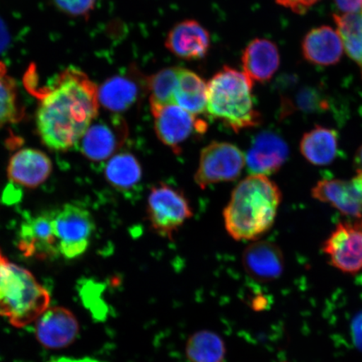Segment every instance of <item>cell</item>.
I'll use <instances>...</instances> for the list:
<instances>
[{
	"label": "cell",
	"mask_w": 362,
	"mask_h": 362,
	"mask_svg": "<svg viewBox=\"0 0 362 362\" xmlns=\"http://www.w3.org/2000/svg\"><path fill=\"white\" fill-rule=\"evenodd\" d=\"M338 137L336 131L317 126L303 136L300 151L315 165L330 164L337 156Z\"/></svg>",
	"instance_id": "44dd1931"
},
{
	"label": "cell",
	"mask_w": 362,
	"mask_h": 362,
	"mask_svg": "<svg viewBox=\"0 0 362 362\" xmlns=\"http://www.w3.org/2000/svg\"><path fill=\"white\" fill-rule=\"evenodd\" d=\"M76 317L65 307H48L35 320L36 339L49 350L63 349L74 343L79 333Z\"/></svg>",
	"instance_id": "8fae6325"
},
{
	"label": "cell",
	"mask_w": 362,
	"mask_h": 362,
	"mask_svg": "<svg viewBox=\"0 0 362 362\" xmlns=\"http://www.w3.org/2000/svg\"><path fill=\"white\" fill-rule=\"evenodd\" d=\"M128 137V126L119 116L90 124L81 138L80 151L89 160L100 162L110 158Z\"/></svg>",
	"instance_id": "30bf717a"
},
{
	"label": "cell",
	"mask_w": 362,
	"mask_h": 362,
	"mask_svg": "<svg viewBox=\"0 0 362 362\" xmlns=\"http://www.w3.org/2000/svg\"><path fill=\"white\" fill-rule=\"evenodd\" d=\"M333 17L344 49L360 67L362 75V8L356 12Z\"/></svg>",
	"instance_id": "484cf974"
},
{
	"label": "cell",
	"mask_w": 362,
	"mask_h": 362,
	"mask_svg": "<svg viewBox=\"0 0 362 362\" xmlns=\"http://www.w3.org/2000/svg\"><path fill=\"white\" fill-rule=\"evenodd\" d=\"M185 351L191 362H224L226 358L223 339L211 330H200L192 334Z\"/></svg>",
	"instance_id": "d4e9b609"
},
{
	"label": "cell",
	"mask_w": 362,
	"mask_h": 362,
	"mask_svg": "<svg viewBox=\"0 0 362 362\" xmlns=\"http://www.w3.org/2000/svg\"><path fill=\"white\" fill-rule=\"evenodd\" d=\"M281 93V117L293 112H323L329 108V101L320 88L315 86L298 85L291 76L284 80Z\"/></svg>",
	"instance_id": "ffe728a7"
},
{
	"label": "cell",
	"mask_w": 362,
	"mask_h": 362,
	"mask_svg": "<svg viewBox=\"0 0 362 362\" xmlns=\"http://www.w3.org/2000/svg\"><path fill=\"white\" fill-rule=\"evenodd\" d=\"M8 42H10V35H8L6 24L0 18V53L6 49Z\"/></svg>",
	"instance_id": "d6a6232c"
},
{
	"label": "cell",
	"mask_w": 362,
	"mask_h": 362,
	"mask_svg": "<svg viewBox=\"0 0 362 362\" xmlns=\"http://www.w3.org/2000/svg\"><path fill=\"white\" fill-rule=\"evenodd\" d=\"M173 104L194 115L206 111L207 84L200 76L180 67L179 81L174 95Z\"/></svg>",
	"instance_id": "7402d4cb"
},
{
	"label": "cell",
	"mask_w": 362,
	"mask_h": 362,
	"mask_svg": "<svg viewBox=\"0 0 362 362\" xmlns=\"http://www.w3.org/2000/svg\"><path fill=\"white\" fill-rule=\"evenodd\" d=\"M104 174L113 187L129 191L141 181L142 168L138 158L132 153L123 152L110 158Z\"/></svg>",
	"instance_id": "cb8c5ba5"
},
{
	"label": "cell",
	"mask_w": 362,
	"mask_h": 362,
	"mask_svg": "<svg viewBox=\"0 0 362 362\" xmlns=\"http://www.w3.org/2000/svg\"><path fill=\"white\" fill-rule=\"evenodd\" d=\"M245 164V156L234 144L212 142L201 152L194 181L202 189L211 185L230 182L239 177Z\"/></svg>",
	"instance_id": "52a82bcc"
},
{
	"label": "cell",
	"mask_w": 362,
	"mask_h": 362,
	"mask_svg": "<svg viewBox=\"0 0 362 362\" xmlns=\"http://www.w3.org/2000/svg\"><path fill=\"white\" fill-rule=\"evenodd\" d=\"M356 163L358 170H362V146L358 149L356 155Z\"/></svg>",
	"instance_id": "836d02e7"
},
{
	"label": "cell",
	"mask_w": 362,
	"mask_h": 362,
	"mask_svg": "<svg viewBox=\"0 0 362 362\" xmlns=\"http://www.w3.org/2000/svg\"><path fill=\"white\" fill-rule=\"evenodd\" d=\"M323 251L330 264L344 273L362 269V229L360 225L341 223L325 241Z\"/></svg>",
	"instance_id": "7c38bea8"
},
{
	"label": "cell",
	"mask_w": 362,
	"mask_h": 362,
	"mask_svg": "<svg viewBox=\"0 0 362 362\" xmlns=\"http://www.w3.org/2000/svg\"><path fill=\"white\" fill-rule=\"evenodd\" d=\"M52 171V160L44 152L38 149L24 148L11 157L7 174L12 182L33 189L43 184Z\"/></svg>",
	"instance_id": "e0dca14e"
},
{
	"label": "cell",
	"mask_w": 362,
	"mask_h": 362,
	"mask_svg": "<svg viewBox=\"0 0 362 362\" xmlns=\"http://www.w3.org/2000/svg\"><path fill=\"white\" fill-rule=\"evenodd\" d=\"M149 223L162 238L171 239L192 216V207L182 192L161 183L153 187L148 198Z\"/></svg>",
	"instance_id": "5b68a950"
},
{
	"label": "cell",
	"mask_w": 362,
	"mask_h": 362,
	"mask_svg": "<svg viewBox=\"0 0 362 362\" xmlns=\"http://www.w3.org/2000/svg\"><path fill=\"white\" fill-rule=\"evenodd\" d=\"M360 226H361V229H362V221H361V225H360Z\"/></svg>",
	"instance_id": "e575fe53"
},
{
	"label": "cell",
	"mask_w": 362,
	"mask_h": 362,
	"mask_svg": "<svg viewBox=\"0 0 362 362\" xmlns=\"http://www.w3.org/2000/svg\"><path fill=\"white\" fill-rule=\"evenodd\" d=\"M18 248L25 257L40 260L60 255L54 226V210L25 217L18 235Z\"/></svg>",
	"instance_id": "9c48e42d"
},
{
	"label": "cell",
	"mask_w": 362,
	"mask_h": 362,
	"mask_svg": "<svg viewBox=\"0 0 362 362\" xmlns=\"http://www.w3.org/2000/svg\"><path fill=\"white\" fill-rule=\"evenodd\" d=\"M243 72L252 83H266L273 78L280 64L277 45L267 39H255L247 45L242 57Z\"/></svg>",
	"instance_id": "ac0fdd59"
},
{
	"label": "cell",
	"mask_w": 362,
	"mask_h": 362,
	"mask_svg": "<svg viewBox=\"0 0 362 362\" xmlns=\"http://www.w3.org/2000/svg\"><path fill=\"white\" fill-rule=\"evenodd\" d=\"M252 87V81L243 71L223 67L207 83V112L237 133L260 124Z\"/></svg>",
	"instance_id": "277c9868"
},
{
	"label": "cell",
	"mask_w": 362,
	"mask_h": 362,
	"mask_svg": "<svg viewBox=\"0 0 362 362\" xmlns=\"http://www.w3.org/2000/svg\"><path fill=\"white\" fill-rule=\"evenodd\" d=\"M303 55L319 66H332L341 60L344 47L341 37L332 27L323 25L311 30L302 44Z\"/></svg>",
	"instance_id": "d6986e66"
},
{
	"label": "cell",
	"mask_w": 362,
	"mask_h": 362,
	"mask_svg": "<svg viewBox=\"0 0 362 362\" xmlns=\"http://www.w3.org/2000/svg\"><path fill=\"white\" fill-rule=\"evenodd\" d=\"M334 2L342 13L356 12L362 8V0H334Z\"/></svg>",
	"instance_id": "4dcf8cb0"
},
{
	"label": "cell",
	"mask_w": 362,
	"mask_h": 362,
	"mask_svg": "<svg viewBox=\"0 0 362 362\" xmlns=\"http://www.w3.org/2000/svg\"><path fill=\"white\" fill-rule=\"evenodd\" d=\"M151 107L157 137L174 152H180L181 146L192 135L206 132L205 121L175 104Z\"/></svg>",
	"instance_id": "ba28073f"
},
{
	"label": "cell",
	"mask_w": 362,
	"mask_h": 362,
	"mask_svg": "<svg viewBox=\"0 0 362 362\" xmlns=\"http://www.w3.org/2000/svg\"><path fill=\"white\" fill-rule=\"evenodd\" d=\"M180 67L172 66L156 72L147 79V88L151 94V105L173 104L177 88Z\"/></svg>",
	"instance_id": "83f0119b"
},
{
	"label": "cell",
	"mask_w": 362,
	"mask_h": 362,
	"mask_svg": "<svg viewBox=\"0 0 362 362\" xmlns=\"http://www.w3.org/2000/svg\"><path fill=\"white\" fill-rule=\"evenodd\" d=\"M33 88L40 100L36 127L45 146L66 151L78 144L98 115V88L88 75L71 67L49 87Z\"/></svg>",
	"instance_id": "6da1fadb"
},
{
	"label": "cell",
	"mask_w": 362,
	"mask_h": 362,
	"mask_svg": "<svg viewBox=\"0 0 362 362\" xmlns=\"http://www.w3.org/2000/svg\"><path fill=\"white\" fill-rule=\"evenodd\" d=\"M51 296L29 270L11 262L0 249V317L24 328L49 306Z\"/></svg>",
	"instance_id": "3957f363"
},
{
	"label": "cell",
	"mask_w": 362,
	"mask_h": 362,
	"mask_svg": "<svg viewBox=\"0 0 362 362\" xmlns=\"http://www.w3.org/2000/svg\"><path fill=\"white\" fill-rule=\"evenodd\" d=\"M210 35L196 21L180 22L167 35L165 47L175 56L184 60H200L210 49Z\"/></svg>",
	"instance_id": "9a60e30c"
},
{
	"label": "cell",
	"mask_w": 362,
	"mask_h": 362,
	"mask_svg": "<svg viewBox=\"0 0 362 362\" xmlns=\"http://www.w3.org/2000/svg\"><path fill=\"white\" fill-rule=\"evenodd\" d=\"M139 95V88L135 81L124 76H112L98 88L99 103L115 113L132 107L138 100Z\"/></svg>",
	"instance_id": "603a6c76"
},
{
	"label": "cell",
	"mask_w": 362,
	"mask_h": 362,
	"mask_svg": "<svg viewBox=\"0 0 362 362\" xmlns=\"http://www.w3.org/2000/svg\"><path fill=\"white\" fill-rule=\"evenodd\" d=\"M352 333L356 345L362 350V312L353 321Z\"/></svg>",
	"instance_id": "1f68e13d"
},
{
	"label": "cell",
	"mask_w": 362,
	"mask_h": 362,
	"mask_svg": "<svg viewBox=\"0 0 362 362\" xmlns=\"http://www.w3.org/2000/svg\"><path fill=\"white\" fill-rule=\"evenodd\" d=\"M23 116L16 81L8 74L6 64L0 62V129L18 123Z\"/></svg>",
	"instance_id": "4316f807"
},
{
	"label": "cell",
	"mask_w": 362,
	"mask_h": 362,
	"mask_svg": "<svg viewBox=\"0 0 362 362\" xmlns=\"http://www.w3.org/2000/svg\"><path fill=\"white\" fill-rule=\"evenodd\" d=\"M54 226L60 255L68 259H76L87 251L95 223L89 211L75 204L54 210Z\"/></svg>",
	"instance_id": "8992f818"
},
{
	"label": "cell",
	"mask_w": 362,
	"mask_h": 362,
	"mask_svg": "<svg viewBox=\"0 0 362 362\" xmlns=\"http://www.w3.org/2000/svg\"><path fill=\"white\" fill-rule=\"evenodd\" d=\"M312 196L330 204L342 214L360 217L362 215V170L351 180H324L312 189Z\"/></svg>",
	"instance_id": "4fadbf2b"
},
{
	"label": "cell",
	"mask_w": 362,
	"mask_h": 362,
	"mask_svg": "<svg viewBox=\"0 0 362 362\" xmlns=\"http://www.w3.org/2000/svg\"><path fill=\"white\" fill-rule=\"evenodd\" d=\"M320 0H276L279 6L291 8L296 13H305L310 8L318 3Z\"/></svg>",
	"instance_id": "f546056e"
},
{
	"label": "cell",
	"mask_w": 362,
	"mask_h": 362,
	"mask_svg": "<svg viewBox=\"0 0 362 362\" xmlns=\"http://www.w3.org/2000/svg\"><path fill=\"white\" fill-rule=\"evenodd\" d=\"M281 192L266 175H252L240 182L224 210L226 230L238 241L255 240L273 226Z\"/></svg>",
	"instance_id": "7a4b0ae2"
},
{
	"label": "cell",
	"mask_w": 362,
	"mask_h": 362,
	"mask_svg": "<svg viewBox=\"0 0 362 362\" xmlns=\"http://www.w3.org/2000/svg\"><path fill=\"white\" fill-rule=\"evenodd\" d=\"M243 264L252 279L268 283L281 276L284 259L281 249L275 243L259 241L252 243L244 250Z\"/></svg>",
	"instance_id": "2e32d148"
},
{
	"label": "cell",
	"mask_w": 362,
	"mask_h": 362,
	"mask_svg": "<svg viewBox=\"0 0 362 362\" xmlns=\"http://www.w3.org/2000/svg\"><path fill=\"white\" fill-rule=\"evenodd\" d=\"M288 156V147L278 134L262 132L247 152L246 163L252 175H270L281 168Z\"/></svg>",
	"instance_id": "5bb4252c"
},
{
	"label": "cell",
	"mask_w": 362,
	"mask_h": 362,
	"mask_svg": "<svg viewBox=\"0 0 362 362\" xmlns=\"http://www.w3.org/2000/svg\"><path fill=\"white\" fill-rule=\"evenodd\" d=\"M62 12L72 16H87L96 4L97 0H53Z\"/></svg>",
	"instance_id": "f1b7e54d"
}]
</instances>
